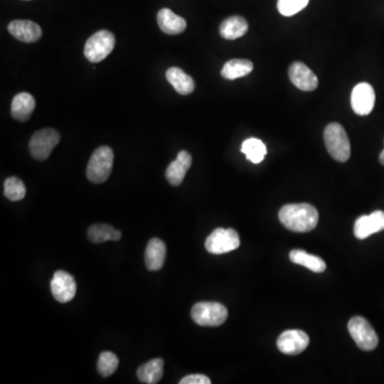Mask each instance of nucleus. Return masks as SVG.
<instances>
[{"instance_id": "obj_5", "label": "nucleus", "mask_w": 384, "mask_h": 384, "mask_svg": "<svg viewBox=\"0 0 384 384\" xmlns=\"http://www.w3.org/2000/svg\"><path fill=\"white\" fill-rule=\"evenodd\" d=\"M228 312L218 302H199L191 310L192 320L202 326H219L228 320Z\"/></svg>"}, {"instance_id": "obj_12", "label": "nucleus", "mask_w": 384, "mask_h": 384, "mask_svg": "<svg viewBox=\"0 0 384 384\" xmlns=\"http://www.w3.org/2000/svg\"><path fill=\"white\" fill-rule=\"evenodd\" d=\"M288 75L293 86L302 91H314L318 86V78L310 67L302 62H293L289 67Z\"/></svg>"}, {"instance_id": "obj_30", "label": "nucleus", "mask_w": 384, "mask_h": 384, "mask_svg": "<svg viewBox=\"0 0 384 384\" xmlns=\"http://www.w3.org/2000/svg\"><path fill=\"white\" fill-rule=\"evenodd\" d=\"M379 161L380 163L384 166V149L381 152V153H380Z\"/></svg>"}, {"instance_id": "obj_13", "label": "nucleus", "mask_w": 384, "mask_h": 384, "mask_svg": "<svg viewBox=\"0 0 384 384\" xmlns=\"http://www.w3.org/2000/svg\"><path fill=\"white\" fill-rule=\"evenodd\" d=\"M8 30L11 36L24 43H34L42 36L41 27L36 23L26 19L13 21L8 26Z\"/></svg>"}, {"instance_id": "obj_2", "label": "nucleus", "mask_w": 384, "mask_h": 384, "mask_svg": "<svg viewBox=\"0 0 384 384\" xmlns=\"http://www.w3.org/2000/svg\"><path fill=\"white\" fill-rule=\"evenodd\" d=\"M326 151L332 158L346 163L350 158V141L345 128L339 123H330L324 132Z\"/></svg>"}, {"instance_id": "obj_20", "label": "nucleus", "mask_w": 384, "mask_h": 384, "mask_svg": "<svg viewBox=\"0 0 384 384\" xmlns=\"http://www.w3.org/2000/svg\"><path fill=\"white\" fill-rule=\"evenodd\" d=\"M249 29L247 21L243 17L230 16L226 19V21L222 22L220 25L221 36L226 38V40H236V38H241L245 36Z\"/></svg>"}, {"instance_id": "obj_6", "label": "nucleus", "mask_w": 384, "mask_h": 384, "mask_svg": "<svg viewBox=\"0 0 384 384\" xmlns=\"http://www.w3.org/2000/svg\"><path fill=\"white\" fill-rule=\"evenodd\" d=\"M60 142V134L53 128H44L34 132L30 142H29V151L36 160H46L51 156L58 143Z\"/></svg>"}, {"instance_id": "obj_21", "label": "nucleus", "mask_w": 384, "mask_h": 384, "mask_svg": "<svg viewBox=\"0 0 384 384\" xmlns=\"http://www.w3.org/2000/svg\"><path fill=\"white\" fill-rule=\"evenodd\" d=\"M163 359H154L144 363L137 370L138 379L145 384H156L160 381L163 376Z\"/></svg>"}, {"instance_id": "obj_4", "label": "nucleus", "mask_w": 384, "mask_h": 384, "mask_svg": "<svg viewBox=\"0 0 384 384\" xmlns=\"http://www.w3.org/2000/svg\"><path fill=\"white\" fill-rule=\"evenodd\" d=\"M115 46V36L108 30H99L90 36L84 45V56L92 63L101 62Z\"/></svg>"}, {"instance_id": "obj_8", "label": "nucleus", "mask_w": 384, "mask_h": 384, "mask_svg": "<svg viewBox=\"0 0 384 384\" xmlns=\"http://www.w3.org/2000/svg\"><path fill=\"white\" fill-rule=\"evenodd\" d=\"M239 245V235L233 228H216L205 241V248L211 254L228 253Z\"/></svg>"}, {"instance_id": "obj_27", "label": "nucleus", "mask_w": 384, "mask_h": 384, "mask_svg": "<svg viewBox=\"0 0 384 384\" xmlns=\"http://www.w3.org/2000/svg\"><path fill=\"white\" fill-rule=\"evenodd\" d=\"M119 366V358L110 351H104L101 353L97 362V370L103 377H110L111 374H115V370Z\"/></svg>"}, {"instance_id": "obj_15", "label": "nucleus", "mask_w": 384, "mask_h": 384, "mask_svg": "<svg viewBox=\"0 0 384 384\" xmlns=\"http://www.w3.org/2000/svg\"><path fill=\"white\" fill-rule=\"evenodd\" d=\"M192 165V157L187 151H180L176 160L169 165L166 178L172 186H180Z\"/></svg>"}, {"instance_id": "obj_17", "label": "nucleus", "mask_w": 384, "mask_h": 384, "mask_svg": "<svg viewBox=\"0 0 384 384\" xmlns=\"http://www.w3.org/2000/svg\"><path fill=\"white\" fill-rule=\"evenodd\" d=\"M157 23L161 32L169 36H176L185 32L187 23L182 17L171 11L170 9H161L157 14Z\"/></svg>"}, {"instance_id": "obj_22", "label": "nucleus", "mask_w": 384, "mask_h": 384, "mask_svg": "<svg viewBox=\"0 0 384 384\" xmlns=\"http://www.w3.org/2000/svg\"><path fill=\"white\" fill-rule=\"evenodd\" d=\"M253 63L245 59H233L228 61L222 67L221 76L224 80H235L247 76L253 71Z\"/></svg>"}, {"instance_id": "obj_3", "label": "nucleus", "mask_w": 384, "mask_h": 384, "mask_svg": "<svg viewBox=\"0 0 384 384\" xmlns=\"http://www.w3.org/2000/svg\"><path fill=\"white\" fill-rule=\"evenodd\" d=\"M115 154L111 147H99L93 152L86 166V178L93 184H103L112 172Z\"/></svg>"}, {"instance_id": "obj_29", "label": "nucleus", "mask_w": 384, "mask_h": 384, "mask_svg": "<svg viewBox=\"0 0 384 384\" xmlns=\"http://www.w3.org/2000/svg\"><path fill=\"white\" fill-rule=\"evenodd\" d=\"M211 380L204 374H189L182 378L180 384H211Z\"/></svg>"}, {"instance_id": "obj_10", "label": "nucleus", "mask_w": 384, "mask_h": 384, "mask_svg": "<svg viewBox=\"0 0 384 384\" xmlns=\"http://www.w3.org/2000/svg\"><path fill=\"white\" fill-rule=\"evenodd\" d=\"M310 344V337L301 330H287L278 336V350L284 355H297L307 348Z\"/></svg>"}, {"instance_id": "obj_16", "label": "nucleus", "mask_w": 384, "mask_h": 384, "mask_svg": "<svg viewBox=\"0 0 384 384\" xmlns=\"http://www.w3.org/2000/svg\"><path fill=\"white\" fill-rule=\"evenodd\" d=\"M167 256V247L163 240L153 238L147 243L145 249V265L149 272H158L165 265Z\"/></svg>"}, {"instance_id": "obj_28", "label": "nucleus", "mask_w": 384, "mask_h": 384, "mask_svg": "<svg viewBox=\"0 0 384 384\" xmlns=\"http://www.w3.org/2000/svg\"><path fill=\"white\" fill-rule=\"evenodd\" d=\"M310 0H278V12L284 16H293L309 5Z\"/></svg>"}, {"instance_id": "obj_19", "label": "nucleus", "mask_w": 384, "mask_h": 384, "mask_svg": "<svg viewBox=\"0 0 384 384\" xmlns=\"http://www.w3.org/2000/svg\"><path fill=\"white\" fill-rule=\"evenodd\" d=\"M166 77L167 80L180 95H188L195 91V80L184 71L180 70V67H170L167 71Z\"/></svg>"}, {"instance_id": "obj_14", "label": "nucleus", "mask_w": 384, "mask_h": 384, "mask_svg": "<svg viewBox=\"0 0 384 384\" xmlns=\"http://www.w3.org/2000/svg\"><path fill=\"white\" fill-rule=\"evenodd\" d=\"M384 230V211H374L370 216H362L355 221V235L358 239H366L372 234Z\"/></svg>"}, {"instance_id": "obj_11", "label": "nucleus", "mask_w": 384, "mask_h": 384, "mask_svg": "<svg viewBox=\"0 0 384 384\" xmlns=\"http://www.w3.org/2000/svg\"><path fill=\"white\" fill-rule=\"evenodd\" d=\"M376 101L374 90L368 82H361L353 88L351 93V107L355 115H368Z\"/></svg>"}, {"instance_id": "obj_26", "label": "nucleus", "mask_w": 384, "mask_h": 384, "mask_svg": "<svg viewBox=\"0 0 384 384\" xmlns=\"http://www.w3.org/2000/svg\"><path fill=\"white\" fill-rule=\"evenodd\" d=\"M5 195L8 200L13 202L24 199L26 195V187L23 180L16 176L8 178L5 182Z\"/></svg>"}, {"instance_id": "obj_25", "label": "nucleus", "mask_w": 384, "mask_h": 384, "mask_svg": "<svg viewBox=\"0 0 384 384\" xmlns=\"http://www.w3.org/2000/svg\"><path fill=\"white\" fill-rule=\"evenodd\" d=\"M241 152L245 154L248 160L253 163H262L266 156L267 147L262 140L249 138L243 142Z\"/></svg>"}, {"instance_id": "obj_9", "label": "nucleus", "mask_w": 384, "mask_h": 384, "mask_svg": "<svg viewBox=\"0 0 384 384\" xmlns=\"http://www.w3.org/2000/svg\"><path fill=\"white\" fill-rule=\"evenodd\" d=\"M51 291L58 302H70L76 295L77 285L75 278L64 270H58L51 278Z\"/></svg>"}, {"instance_id": "obj_23", "label": "nucleus", "mask_w": 384, "mask_h": 384, "mask_svg": "<svg viewBox=\"0 0 384 384\" xmlns=\"http://www.w3.org/2000/svg\"><path fill=\"white\" fill-rule=\"evenodd\" d=\"M88 238L93 243H103L109 240L119 241L122 233L108 224H93L88 230Z\"/></svg>"}, {"instance_id": "obj_1", "label": "nucleus", "mask_w": 384, "mask_h": 384, "mask_svg": "<svg viewBox=\"0 0 384 384\" xmlns=\"http://www.w3.org/2000/svg\"><path fill=\"white\" fill-rule=\"evenodd\" d=\"M278 219L287 230L295 233H307L316 228L320 215L313 205L301 203L282 207L278 211Z\"/></svg>"}, {"instance_id": "obj_18", "label": "nucleus", "mask_w": 384, "mask_h": 384, "mask_svg": "<svg viewBox=\"0 0 384 384\" xmlns=\"http://www.w3.org/2000/svg\"><path fill=\"white\" fill-rule=\"evenodd\" d=\"M36 108V99L27 92H22L14 96L11 105V115L19 122H26L30 119Z\"/></svg>"}, {"instance_id": "obj_7", "label": "nucleus", "mask_w": 384, "mask_h": 384, "mask_svg": "<svg viewBox=\"0 0 384 384\" xmlns=\"http://www.w3.org/2000/svg\"><path fill=\"white\" fill-rule=\"evenodd\" d=\"M348 331L353 341L362 350H374L379 343V339L374 328L363 317L355 316L351 318L348 322Z\"/></svg>"}, {"instance_id": "obj_24", "label": "nucleus", "mask_w": 384, "mask_h": 384, "mask_svg": "<svg viewBox=\"0 0 384 384\" xmlns=\"http://www.w3.org/2000/svg\"><path fill=\"white\" fill-rule=\"evenodd\" d=\"M289 259L295 264L301 265V266L310 269V270L317 272V274L324 272L326 268L324 259L315 256V255L309 254V253L305 252L303 250H293L289 253Z\"/></svg>"}]
</instances>
